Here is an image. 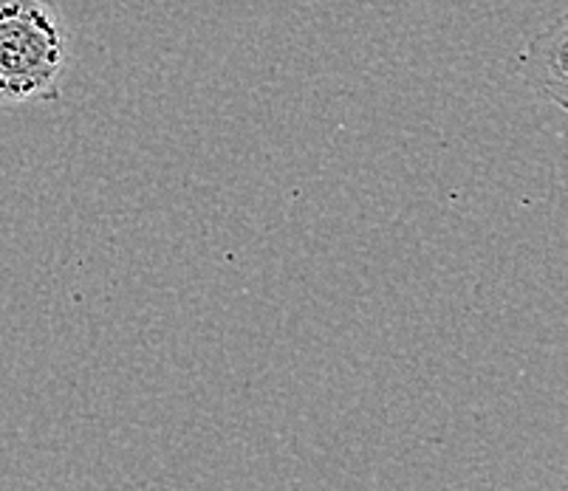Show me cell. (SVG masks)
<instances>
[{
	"label": "cell",
	"mask_w": 568,
	"mask_h": 491,
	"mask_svg": "<svg viewBox=\"0 0 568 491\" xmlns=\"http://www.w3.org/2000/svg\"><path fill=\"white\" fill-rule=\"evenodd\" d=\"M69 32L54 0H0V108L57 102Z\"/></svg>",
	"instance_id": "obj_1"
}]
</instances>
